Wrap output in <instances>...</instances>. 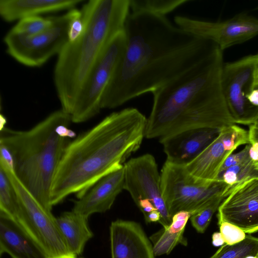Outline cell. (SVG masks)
I'll return each instance as SVG.
<instances>
[{
    "label": "cell",
    "instance_id": "cell-1",
    "mask_svg": "<svg viewBox=\"0 0 258 258\" xmlns=\"http://www.w3.org/2000/svg\"><path fill=\"white\" fill-rule=\"evenodd\" d=\"M125 50L102 97L112 109L153 92L194 68L218 47L173 25L165 16L130 13Z\"/></svg>",
    "mask_w": 258,
    "mask_h": 258
},
{
    "label": "cell",
    "instance_id": "cell-2",
    "mask_svg": "<svg viewBox=\"0 0 258 258\" xmlns=\"http://www.w3.org/2000/svg\"><path fill=\"white\" fill-rule=\"evenodd\" d=\"M147 118L135 108L114 112L70 141L55 173L52 207L71 194L82 197L97 181L120 169L140 147Z\"/></svg>",
    "mask_w": 258,
    "mask_h": 258
},
{
    "label": "cell",
    "instance_id": "cell-3",
    "mask_svg": "<svg viewBox=\"0 0 258 258\" xmlns=\"http://www.w3.org/2000/svg\"><path fill=\"white\" fill-rule=\"evenodd\" d=\"M222 50L217 47L198 64L152 92L145 138L159 139L199 128L234 124L222 90Z\"/></svg>",
    "mask_w": 258,
    "mask_h": 258
},
{
    "label": "cell",
    "instance_id": "cell-4",
    "mask_svg": "<svg viewBox=\"0 0 258 258\" xmlns=\"http://www.w3.org/2000/svg\"><path fill=\"white\" fill-rule=\"evenodd\" d=\"M130 9V0H90L83 5V34L67 42L54 69L61 109L69 115L95 63L112 39L124 31Z\"/></svg>",
    "mask_w": 258,
    "mask_h": 258
},
{
    "label": "cell",
    "instance_id": "cell-5",
    "mask_svg": "<svg viewBox=\"0 0 258 258\" xmlns=\"http://www.w3.org/2000/svg\"><path fill=\"white\" fill-rule=\"evenodd\" d=\"M72 122L62 109L55 110L32 128L17 131L5 127L0 144L11 151L14 172L26 188L47 211L51 212V190L54 177L70 141L56 132L57 126Z\"/></svg>",
    "mask_w": 258,
    "mask_h": 258
},
{
    "label": "cell",
    "instance_id": "cell-6",
    "mask_svg": "<svg viewBox=\"0 0 258 258\" xmlns=\"http://www.w3.org/2000/svg\"><path fill=\"white\" fill-rule=\"evenodd\" d=\"M0 168L8 176L19 200L20 209L15 222L46 258H77L69 249L52 213L37 202L12 168L3 162H0Z\"/></svg>",
    "mask_w": 258,
    "mask_h": 258
},
{
    "label": "cell",
    "instance_id": "cell-7",
    "mask_svg": "<svg viewBox=\"0 0 258 258\" xmlns=\"http://www.w3.org/2000/svg\"><path fill=\"white\" fill-rule=\"evenodd\" d=\"M160 186L172 218L180 211L188 212L192 215L216 197H224L230 188L221 181L197 182L188 173L184 165L168 160L161 170Z\"/></svg>",
    "mask_w": 258,
    "mask_h": 258
},
{
    "label": "cell",
    "instance_id": "cell-8",
    "mask_svg": "<svg viewBox=\"0 0 258 258\" xmlns=\"http://www.w3.org/2000/svg\"><path fill=\"white\" fill-rule=\"evenodd\" d=\"M75 10L51 17L52 25L36 35H21L9 31L4 38L7 53L24 66L31 68L43 66L53 56L58 55L68 41L69 25Z\"/></svg>",
    "mask_w": 258,
    "mask_h": 258
},
{
    "label": "cell",
    "instance_id": "cell-9",
    "mask_svg": "<svg viewBox=\"0 0 258 258\" xmlns=\"http://www.w3.org/2000/svg\"><path fill=\"white\" fill-rule=\"evenodd\" d=\"M125 46L124 31L112 39L90 71L70 115L72 122H86L100 112L102 97Z\"/></svg>",
    "mask_w": 258,
    "mask_h": 258
},
{
    "label": "cell",
    "instance_id": "cell-10",
    "mask_svg": "<svg viewBox=\"0 0 258 258\" xmlns=\"http://www.w3.org/2000/svg\"><path fill=\"white\" fill-rule=\"evenodd\" d=\"M257 61L255 54L224 64L222 93L235 123L251 125L258 116V107L251 105L247 99L254 88Z\"/></svg>",
    "mask_w": 258,
    "mask_h": 258
},
{
    "label": "cell",
    "instance_id": "cell-11",
    "mask_svg": "<svg viewBox=\"0 0 258 258\" xmlns=\"http://www.w3.org/2000/svg\"><path fill=\"white\" fill-rule=\"evenodd\" d=\"M176 25L202 39L213 42L222 51L258 35V19L240 14L221 22H209L176 16Z\"/></svg>",
    "mask_w": 258,
    "mask_h": 258
},
{
    "label": "cell",
    "instance_id": "cell-12",
    "mask_svg": "<svg viewBox=\"0 0 258 258\" xmlns=\"http://www.w3.org/2000/svg\"><path fill=\"white\" fill-rule=\"evenodd\" d=\"M124 189L137 204L142 199L150 200L159 212V222L166 228L171 223L170 215L162 197L160 174L154 157L150 154L133 158L124 164Z\"/></svg>",
    "mask_w": 258,
    "mask_h": 258
},
{
    "label": "cell",
    "instance_id": "cell-13",
    "mask_svg": "<svg viewBox=\"0 0 258 258\" xmlns=\"http://www.w3.org/2000/svg\"><path fill=\"white\" fill-rule=\"evenodd\" d=\"M218 209V223L225 221L250 234L258 231V177L227 191Z\"/></svg>",
    "mask_w": 258,
    "mask_h": 258
},
{
    "label": "cell",
    "instance_id": "cell-14",
    "mask_svg": "<svg viewBox=\"0 0 258 258\" xmlns=\"http://www.w3.org/2000/svg\"><path fill=\"white\" fill-rule=\"evenodd\" d=\"M222 129L199 128L186 130L159 139L170 162L185 165L198 157L219 135Z\"/></svg>",
    "mask_w": 258,
    "mask_h": 258
},
{
    "label": "cell",
    "instance_id": "cell-15",
    "mask_svg": "<svg viewBox=\"0 0 258 258\" xmlns=\"http://www.w3.org/2000/svg\"><path fill=\"white\" fill-rule=\"evenodd\" d=\"M110 238L111 258H155L153 247L138 223L113 221Z\"/></svg>",
    "mask_w": 258,
    "mask_h": 258
},
{
    "label": "cell",
    "instance_id": "cell-16",
    "mask_svg": "<svg viewBox=\"0 0 258 258\" xmlns=\"http://www.w3.org/2000/svg\"><path fill=\"white\" fill-rule=\"evenodd\" d=\"M124 166L103 177L82 197L74 201L72 211L89 218L93 214L109 210L124 189Z\"/></svg>",
    "mask_w": 258,
    "mask_h": 258
},
{
    "label": "cell",
    "instance_id": "cell-17",
    "mask_svg": "<svg viewBox=\"0 0 258 258\" xmlns=\"http://www.w3.org/2000/svg\"><path fill=\"white\" fill-rule=\"evenodd\" d=\"M83 0H1L0 15L6 22L19 21L24 18L71 10Z\"/></svg>",
    "mask_w": 258,
    "mask_h": 258
},
{
    "label": "cell",
    "instance_id": "cell-18",
    "mask_svg": "<svg viewBox=\"0 0 258 258\" xmlns=\"http://www.w3.org/2000/svg\"><path fill=\"white\" fill-rule=\"evenodd\" d=\"M11 258H46L13 219L0 214V254Z\"/></svg>",
    "mask_w": 258,
    "mask_h": 258
},
{
    "label": "cell",
    "instance_id": "cell-19",
    "mask_svg": "<svg viewBox=\"0 0 258 258\" xmlns=\"http://www.w3.org/2000/svg\"><path fill=\"white\" fill-rule=\"evenodd\" d=\"M231 154L224 147L219 134L198 157L184 166L195 181L211 183L217 181L222 165Z\"/></svg>",
    "mask_w": 258,
    "mask_h": 258
},
{
    "label": "cell",
    "instance_id": "cell-20",
    "mask_svg": "<svg viewBox=\"0 0 258 258\" xmlns=\"http://www.w3.org/2000/svg\"><path fill=\"white\" fill-rule=\"evenodd\" d=\"M56 220L70 251L77 256L82 254L86 243L93 236L88 218L72 210L62 213Z\"/></svg>",
    "mask_w": 258,
    "mask_h": 258
},
{
    "label": "cell",
    "instance_id": "cell-21",
    "mask_svg": "<svg viewBox=\"0 0 258 258\" xmlns=\"http://www.w3.org/2000/svg\"><path fill=\"white\" fill-rule=\"evenodd\" d=\"M191 215L190 213L186 211L176 213L173 216L172 222L168 227L151 236L155 256L168 254L178 244L186 245L183 232Z\"/></svg>",
    "mask_w": 258,
    "mask_h": 258
},
{
    "label": "cell",
    "instance_id": "cell-22",
    "mask_svg": "<svg viewBox=\"0 0 258 258\" xmlns=\"http://www.w3.org/2000/svg\"><path fill=\"white\" fill-rule=\"evenodd\" d=\"M20 209L16 192L6 173L0 168V214L15 221Z\"/></svg>",
    "mask_w": 258,
    "mask_h": 258
},
{
    "label": "cell",
    "instance_id": "cell-23",
    "mask_svg": "<svg viewBox=\"0 0 258 258\" xmlns=\"http://www.w3.org/2000/svg\"><path fill=\"white\" fill-rule=\"evenodd\" d=\"M258 252V238L247 234L239 243L229 245L225 244L210 258H245L255 256Z\"/></svg>",
    "mask_w": 258,
    "mask_h": 258
},
{
    "label": "cell",
    "instance_id": "cell-24",
    "mask_svg": "<svg viewBox=\"0 0 258 258\" xmlns=\"http://www.w3.org/2000/svg\"><path fill=\"white\" fill-rule=\"evenodd\" d=\"M189 0H130L132 13L164 16Z\"/></svg>",
    "mask_w": 258,
    "mask_h": 258
},
{
    "label": "cell",
    "instance_id": "cell-25",
    "mask_svg": "<svg viewBox=\"0 0 258 258\" xmlns=\"http://www.w3.org/2000/svg\"><path fill=\"white\" fill-rule=\"evenodd\" d=\"M52 24L51 17L31 16L18 21L10 31L18 35L31 36L47 30Z\"/></svg>",
    "mask_w": 258,
    "mask_h": 258
},
{
    "label": "cell",
    "instance_id": "cell-26",
    "mask_svg": "<svg viewBox=\"0 0 258 258\" xmlns=\"http://www.w3.org/2000/svg\"><path fill=\"white\" fill-rule=\"evenodd\" d=\"M224 198L223 196L216 197L191 215V224L198 232L203 233L206 231L213 214Z\"/></svg>",
    "mask_w": 258,
    "mask_h": 258
},
{
    "label": "cell",
    "instance_id": "cell-27",
    "mask_svg": "<svg viewBox=\"0 0 258 258\" xmlns=\"http://www.w3.org/2000/svg\"><path fill=\"white\" fill-rule=\"evenodd\" d=\"M220 135L224 147L231 153L241 145L250 144L248 132L235 124L223 128Z\"/></svg>",
    "mask_w": 258,
    "mask_h": 258
},
{
    "label": "cell",
    "instance_id": "cell-28",
    "mask_svg": "<svg viewBox=\"0 0 258 258\" xmlns=\"http://www.w3.org/2000/svg\"><path fill=\"white\" fill-rule=\"evenodd\" d=\"M218 225L225 244L232 245L239 243L246 237L244 231L235 225L225 221H222Z\"/></svg>",
    "mask_w": 258,
    "mask_h": 258
},
{
    "label": "cell",
    "instance_id": "cell-29",
    "mask_svg": "<svg viewBox=\"0 0 258 258\" xmlns=\"http://www.w3.org/2000/svg\"><path fill=\"white\" fill-rule=\"evenodd\" d=\"M84 24L81 10H75V14L71 19L68 28V39L70 42L77 40L83 34Z\"/></svg>",
    "mask_w": 258,
    "mask_h": 258
},
{
    "label": "cell",
    "instance_id": "cell-30",
    "mask_svg": "<svg viewBox=\"0 0 258 258\" xmlns=\"http://www.w3.org/2000/svg\"><path fill=\"white\" fill-rule=\"evenodd\" d=\"M250 144H248L240 152L231 154L226 158L220 169L217 180L222 173L228 168L250 160L249 150Z\"/></svg>",
    "mask_w": 258,
    "mask_h": 258
},
{
    "label": "cell",
    "instance_id": "cell-31",
    "mask_svg": "<svg viewBox=\"0 0 258 258\" xmlns=\"http://www.w3.org/2000/svg\"><path fill=\"white\" fill-rule=\"evenodd\" d=\"M136 205L143 213L145 218L152 212L158 211L152 202L147 199L140 200Z\"/></svg>",
    "mask_w": 258,
    "mask_h": 258
},
{
    "label": "cell",
    "instance_id": "cell-32",
    "mask_svg": "<svg viewBox=\"0 0 258 258\" xmlns=\"http://www.w3.org/2000/svg\"><path fill=\"white\" fill-rule=\"evenodd\" d=\"M250 146L249 150V156L251 160L253 163L258 162V143H252L250 144Z\"/></svg>",
    "mask_w": 258,
    "mask_h": 258
},
{
    "label": "cell",
    "instance_id": "cell-33",
    "mask_svg": "<svg viewBox=\"0 0 258 258\" xmlns=\"http://www.w3.org/2000/svg\"><path fill=\"white\" fill-rule=\"evenodd\" d=\"M248 102L253 106L258 107V87H254L247 97Z\"/></svg>",
    "mask_w": 258,
    "mask_h": 258
},
{
    "label": "cell",
    "instance_id": "cell-34",
    "mask_svg": "<svg viewBox=\"0 0 258 258\" xmlns=\"http://www.w3.org/2000/svg\"><path fill=\"white\" fill-rule=\"evenodd\" d=\"M250 144L258 143V127L253 124L250 125L248 131Z\"/></svg>",
    "mask_w": 258,
    "mask_h": 258
},
{
    "label": "cell",
    "instance_id": "cell-35",
    "mask_svg": "<svg viewBox=\"0 0 258 258\" xmlns=\"http://www.w3.org/2000/svg\"><path fill=\"white\" fill-rule=\"evenodd\" d=\"M225 243L221 233L215 232L212 235V244L215 246H221Z\"/></svg>",
    "mask_w": 258,
    "mask_h": 258
},
{
    "label": "cell",
    "instance_id": "cell-36",
    "mask_svg": "<svg viewBox=\"0 0 258 258\" xmlns=\"http://www.w3.org/2000/svg\"><path fill=\"white\" fill-rule=\"evenodd\" d=\"M7 123V119L6 117L2 114L0 115V131L2 130L5 127V125Z\"/></svg>",
    "mask_w": 258,
    "mask_h": 258
},
{
    "label": "cell",
    "instance_id": "cell-37",
    "mask_svg": "<svg viewBox=\"0 0 258 258\" xmlns=\"http://www.w3.org/2000/svg\"><path fill=\"white\" fill-rule=\"evenodd\" d=\"M257 57V68L255 76L254 87L258 86V53L256 54Z\"/></svg>",
    "mask_w": 258,
    "mask_h": 258
},
{
    "label": "cell",
    "instance_id": "cell-38",
    "mask_svg": "<svg viewBox=\"0 0 258 258\" xmlns=\"http://www.w3.org/2000/svg\"><path fill=\"white\" fill-rule=\"evenodd\" d=\"M253 125H254V126H255L256 127H258V116L255 120L254 123H253Z\"/></svg>",
    "mask_w": 258,
    "mask_h": 258
},
{
    "label": "cell",
    "instance_id": "cell-39",
    "mask_svg": "<svg viewBox=\"0 0 258 258\" xmlns=\"http://www.w3.org/2000/svg\"><path fill=\"white\" fill-rule=\"evenodd\" d=\"M254 163V165L255 167V168L258 169V162H256V163Z\"/></svg>",
    "mask_w": 258,
    "mask_h": 258
},
{
    "label": "cell",
    "instance_id": "cell-40",
    "mask_svg": "<svg viewBox=\"0 0 258 258\" xmlns=\"http://www.w3.org/2000/svg\"><path fill=\"white\" fill-rule=\"evenodd\" d=\"M256 255H257V257L258 258V252L257 253Z\"/></svg>",
    "mask_w": 258,
    "mask_h": 258
},
{
    "label": "cell",
    "instance_id": "cell-41",
    "mask_svg": "<svg viewBox=\"0 0 258 258\" xmlns=\"http://www.w3.org/2000/svg\"><path fill=\"white\" fill-rule=\"evenodd\" d=\"M77 258H84V257H77Z\"/></svg>",
    "mask_w": 258,
    "mask_h": 258
},
{
    "label": "cell",
    "instance_id": "cell-42",
    "mask_svg": "<svg viewBox=\"0 0 258 258\" xmlns=\"http://www.w3.org/2000/svg\"><path fill=\"white\" fill-rule=\"evenodd\" d=\"M258 87V86H256V87Z\"/></svg>",
    "mask_w": 258,
    "mask_h": 258
}]
</instances>
